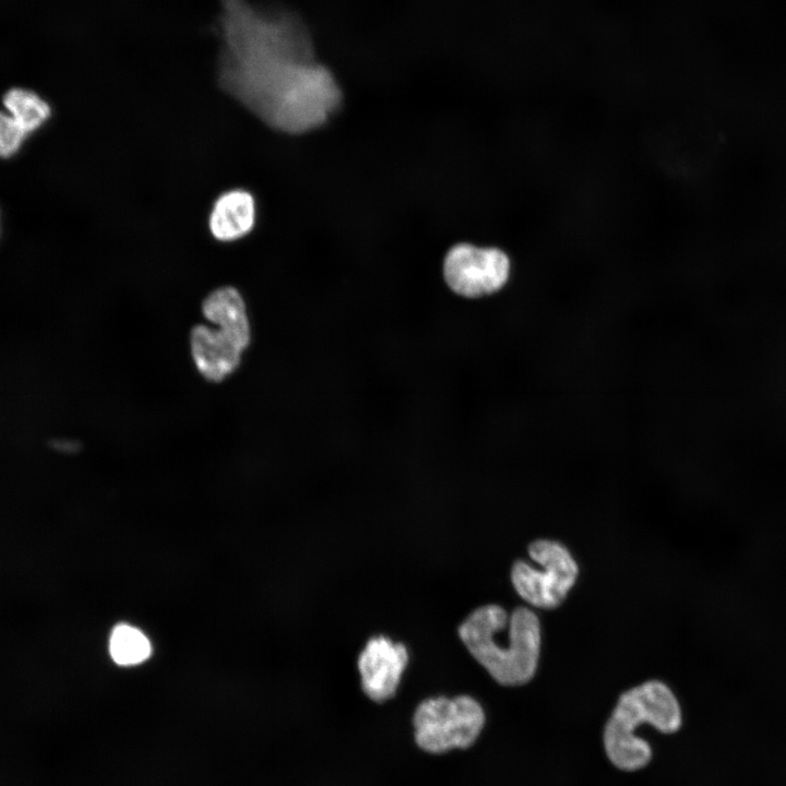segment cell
<instances>
[{"label": "cell", "mask_w": 786, "mask_h": 786, "mask_svg": "<svg viewBox=\"0 0 786 786\" xmlns=\"http://www.w3.org/2000/svg\"><path fill=\"white\" fill-rule=\"evenodd\" d=\"M255 217L254 200L243 190H233L222 194L215 202L210 229L222 241H231L248 234Z\"/></svg>", "instance_id": "cell-9"}, {"label": "cell", "mask_w": 786, "mask_h": 786, "mask_svg": "<svg viewBox=\"0 0 786 786\" xmlns=\"http://www.w3.org/2000/svg\"><path fill=\"white\" fill-rule=\"evenodd\" d=\"M56 445L59 446L60 449H67L68 451L69 450L72 451L76 448V444H73L71 442L66 443V442H61V441Z\"/></svg>", "instance_id": "cell-13"}, {"label": "cell", "mask_w": 786, "mask_h": 786, "mask_svg": "<svg viewBox=\"0 0 786 786\" xmlns=\"http://www.w3.org/2000/svg\"><path fill=\"white\" fill-rule=\"evenodd\" d=\"M641 724L666 734L680 728V705L664 682L650 680L620 695L603 737L606 754L618 769L635 771L650 762L651 747L635 733Z\"/></svg>", "instance_id": "cell-3"}, {"label": "cell", "mask_w": 786, "mask_h": 786, "mask_svg": "<svg viewBox=\"0 0 786 786\" xmlns=\"http://www.w3.org/2000/svg\"><path fill=\"white\" fill-rule=\"evenodd\" d=\"M485 724L481 705L472 696H437L421 702L414 714L420 748L441 753L474 743Z\"/></svg>", "instance_id": "cell-6"}, {"label": "cell", "mask_w": 786, "mask_h": 786, "mask_svg": "<svg viewBox=\"0 0 786 786\" xmlns=\"http://www.w3.org/2000/svg\"><path fill=\"white\" fill-rule=\"evenodd\" d=\"M471 655L500 684L514 687L535 675L540 653V623L527 607L508 615L499 605L475 609L458 627Z\"/></svg>", "instance_id": "cell-2"}, {"label": "cell", "mask_w": 786, "mask_h": 786, "mask_svg": "<svg viewBox=\"0 0 786 786\" xmlns=\"http://www.w3.org/2000/svg\"><path fill=\"white\" fill-rule=\"evenodd\" d=\"M408 663L404 644L380 635L371 638L358 658L361 688L376 702L392 698Z\"/></svg>", "instance_id": "cell-8"}, {"label": "cell", "mask_w": 786, "mask_h": 786, "mask_svg": "<svg viewBox=\"0 0 786 786\" xmlns=\"http://www.w3.org/2000/svg\"><path fill=\"white\" fill-rule=\"evenodd\" d=\"M2 103L26 134L41 127L51 112L48 103L39 95L21 87L9 90L3 95Z\"/></svg>", "instance_id": "cell-10"}, {"label": "cell", "mask_w": 786, "mask_h": 786, "mask_svg": "<svg viewBox=\"0 0 786 786\" xmlns=\"http://www.w3.org/2000/svg\"><path fill=\"white\" fill-rule=\"evenodd\" d=\"M511 263L498 248H480L462 243L446 254L443 275L457 295L476 298L500 290L510 276Z\"/></svg>", "instance_id": "cell-7"}, {"label": "cell", "mask_w": 786, "mask_h": 786, "mask_svg": "<svg viewBox=\"0 0 786 786\" xmlns=\"http://www.w3.org/2000/svg\"><path fill=\"white\" fill-rule=\"evenodd\" d=\"M527 551L539 567L515 561L511 569L514 590L536 608L558 607L577 579V563L564 545L551 539H536L528 545Z\"/></svg>", "instance_id": "cell-5"}, {"label": "cell", "mask_w": 786, "mask_h": 786, "mask_svg": "<svg viewBox=\"0 0 786 786\" xmlns=\"http://www.w3.org/2000/svg\"><path fill=\"white\" fill-rule=\"evenodd\" d=\"M221 3V86L278 131L298 134L322 126L340 106L341 92L313 62L298 21L248 0Z\"/></svg>", "instance_id": "cell-1"}, {"label": "cell", "mask_w": 786, "mask_h": 786, "mask_svg": "<svg viewBox=\"0 0 786 786\" xmlns=\"http://www.w3.org/2000/svg\"><path fill=\"white\" fill-rule=\"evenodd\" d=\"M109 653L118 665H135L148 658L151 643L139 629L119 624L111 632Z\"/></svg>", "instance_id": "cell-11"}, {"label": "cell", "mask_w": 786, "mask_h": 786, "mask_svg": "<svg viewBox=\"0 0 786 786\" xmlns=\"http://www.w3.org/2000/svg\"><path fill=\"white\" fill-rule=\"evenodd\" d=\"M202 311L219 330L195 325L190 334L192 357L207 381L221 382L238 368L251 341L246 305L237 289L222 287L204 299Z\"/></svg>", "instance_id": "cell-4"}, {"label": "cell", "mask_w": 786, "mask_h": 786, "mask_svg": "<svg viewBox=\"0 0 786 786\" xmlns=\"http://www.w3.org/2000/svg\"><path fill=\"white\" fill-rule=\"evenodd\" d=\"M26 135L8 112L0 111V157L8 158L14 155Z\"/></svg>", "instance_id": "cell-12"}]
</instances>
